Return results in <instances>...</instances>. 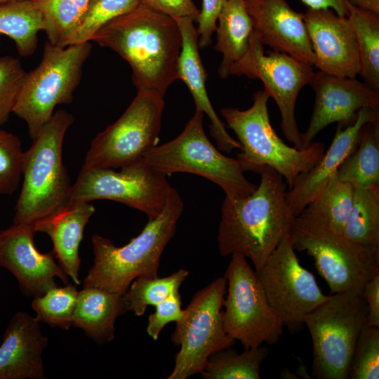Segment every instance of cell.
I'll list each match as a JSON object with an SVG mask.
<instances>
[{"label": "cell", "instance_id": "1", "mask_svg": "<svg viewBox=\"0 0 379 379\" xmlns=\"http://www.w3.org/2000/svg\"><path fill=\"white\" fill-rule=\"evenodd\" d=\"M128 62L133 84L164 96L178 79L182 34L174 18L140 4L106 24L92 40Z\"/></svg>", "mask_w": 379, "mask_h": 379}, {"label": "cell", "instance_id": "2", "mask_svg": "<svg viewBox=\"0 0 379 379\" xmlns=\"http://www.w3.org/2000/svg\"><path fill=\"white\" fill-rule=\"evenodd\" d=\"M258 173L260 182L253 192L245 197H225L218 232L220 255H243L252 262L256 272L290 234L295 218L286 200L284 178L270 166Z\"/></svg>", "mask_w": 379, "mask_h": 379}, {"label": "cell", "instance_id": "3", "mask_svg": "<svg viewBox=\"0 0 379 379\" xmlns=\"http://www.w3.org/2000/svg\"><path fill=\"white\" fill-rule=\"evenodd\" d=\"M183 210L179 193L171 187L161 213L148 219L141 232L127 244L116 246L109 239L93 234L94 261L84 287L124 294L136 278L157 277L161 255L174 236Z\"/></svg>", "mask_w": 379, "mask_h": 379}, {"label": "cell", "instance_id": "4", "mask_svg": "<svg viewBox=\"0 0 379 379\" xmlns=\"http://www.w3.org/2000/svg\"><path fill=\"white\" fill-rule=\"evenodd\" d=\"M74 121L70 113L56 111L24 152L23 182L13 223L34 224L67 205L72 185L62 152L65 133Z\"/></svg>", "mask_w": 379, "mask_h": 379}, {"label": "cell", "instance_id": "5", "mask_svg": "<svg viewBox=\"0 0 379 379\" xmlns=\"http://www.w3.org/2000/svg\"><path fill=\"white\" fill-rule=\"evenodd\" d=\"M269 98L264 90L258 91L248 109L225 107L220 113L241 146L237 159L244 172L258 173L264 166H270L284 178L290 189L300 174L319 161L325 147L322 142H312L308 147L299 149L284 143L271 125Z\"/></svg>", "mask_w": 379, "mask_h": 379}, {"label": "cell", "instance_id": "6", "mask_svg": "<svg viewBox=\"0 0 379 379\" xmlns=\"http://www.w3.org/2000/svg\"><path fill=\"white\" fill-rule=\"evenodd\" d=\"M290 235L295 250L313 258L332 293L362 291L379 272V248L354 242L305 211L295 216Z\"/></svg>", "mask_w": 379, "mask_h": 379}, {"label": "cell", "instance_id": "7", "mask_svg": "<svg viewBox=\"0 0 379 379\" xmlns=\"http://www.w3.org/2000/svg\"><path fill=\"white\" fill-rule=\"evenodd\" d=\"M92 50L90 41L60 47L47 41L39 65L27 73L13 112L24 120L33 140L55 107L69 104Z\"/></svg>", "mask_w": 379, "mask_h": 379}, {"label": "cell", "instance_id": "8", "mask_svg": "<svg viewBox=\"0 0 379 379\" xmlns=\"http://www.w3.org/2000/svg\"><path fill=\"white\" fill-rule=\"evenodd\" d=\"M204 115L196 110L178 136L154 146L142 159L166 175L188 173L204 177L218 185L227 197L249 195L257 186L245 177L237 159L225 156L211 142L204 129Z\"/></svg>", "mask_w": 379, "mask_h": 379}, {"label": "cell", "instance_id": "9", "mask_svg": "<svg viewBox=\"0 0 379 379\" xmlns=\"http://www.w3.org/2000/svg\"><path fill=\"white\" fill-rule=\"evenodd\" d=\"M367 305L362 291L333 293L304 319L312 340V375L347 379L353 351L365 323Z\"/></svg>", "mask_w": 379, "mask_h": 379}, {"label": "cell", "instance_id": "10", "mask_svg": "<svg viewBox=\"0 0 379 379\" xmlns=\"http://www.w3.org/2000/svg\"><path fill=\"white\" fill-rule=\"evenodd\" d=\"M226 289L225 277H218L198 291L185 309V315L175 323L171 335L180 350L167 379H186L201 373L211 356L235 344L224 326Z\"/></svg>", "mask_w": 379, "mask_h": 379}, {"label": "cell", "instance_id": "11", "mask_svg": "<svg viewBox=\"0 0 379 379\" xmlns=\"http://www.w3.org/2000/svg\"><path fill=\"white\" fill-rule=\"evenodd\" d=\"M164 97L138 89L124 114L92 140L83 167L118 168L142 159L157 145Z\"/></svg>", "mask_w": 379, "mask_h": 379}, {"label": "cell", "instance_id": "12", "mask_svg": "<svg viewBox=\"0 0 379 379\" xmlns=\"http://www.w3.org/2000/svg\"><path fill=\"white\" fill-rule=\"evenodd\" d=\"M172 187L167 175L143 159L121 168H81L72 185L67 205L98 199L120 202L145 213L148 219L163 211Z\"/></svg>", "mask_w": 379, "mask_h": 379}, {"label": "cell", "instance_id": "13", "mask_svg": "<svg viewBox=\"0 0 379 379\" xmlns=\"http://www.w3.org/2000/svg\"><path fill=\"white\" fill-rule=\"evenodd\" d=\"M227 295L223 302L227 333L244 350L279 340L284 325L270 307L255 270L247 258L233 254L224 276Z\"/></svg>", "mask_w": 379, "mask_h": 379}, {"label": "cell", "instance_id": "14", "mask_svg": "<svg viewBox=\"0 0 379 379\" xmlns=\"http://www.w3.org/2000/svg\"><path fill=\"white\" fill-rule=\"evenodd\" d=\"M295 251L288 234L256 272L270 307L291 333L300 331L305 316L328 297Z\"/></svg>", "mask_w": 379, "mask_h": 379}, {"label": "cell", "instance_id": "15", "mask_svg": "<svg viewBox=\"0 0 379 379\" xmlns=\"http://www.w3.org/2000/svg\"><path fill=\"white\" fill-rule=\"evenodd\" d=\"M263 44L253 32L246 54L230 68V74L260 79L264 91L276 102L281 114V128L293 147L303 149L295 107L300 91L309 84L312 66L277 51L265 53Z\"/></svg>", "mask_w": 379, "mask_h": 379}, {"label": "cell", "instance_id": "16", "mask_svg": "<svg viewBox=\"0 0 379 379\" xmlns=\"http://www.w3.org/2000/svg\"><path fill=\"white\" fill-rule=\"evenodd\" d=\"M315 98L311 120L302 133V147H308L317 135L333 123L346 127L363 108L379 109V92L356 77L314 72L309 84Z\"/></svg>", "mask_w": 379, "mask_h": 379}, {"label": "cell", "instance_id": "17", "mask_svg": "<svg viewBox=\"0 0 379 379\" xmlns=\"http://www.w3.org/2000/svg\"><path fill=\"white\" fill-rule=\"evenodd\" d=\"M32 224L13 223L0 231V267L10 271L22 293L33 298L57 286L58 277L68 284V276L57 264L53 253H40L34 244Z\"/></svg>", "mask_w": 379, "mask_h": 379}, {"label": "cell", "instance_id": "18", "mask_svg": "<svg viewBox=\"0 0 379 379\" xmlns=\"http://www.w3.org/2000/svg\"><path fill=\"white\" fill-rule=\"evenodd\" d=\"M302 14L314 54V66L335 76L356 77L359 74L358 46L348 17L340 16L331 8H308Z\"/></svg>", "mask_w": 379, "mask_h": 379}, {"label": "cell", "instance_id": "19", "mask_svg": "<svg viewBox=\"0 0 379 379\" xmlns=\"http://www.w3.org/2000/svg\"><path fill=\"white\" fill-rule=\"evenodd\" d=\"M253 32L263 45L314 66V54L303 14L286 0H243Z\"/></svg>", "mask_w": 379, "mask_h": 379}, {"label": "cell", "instance_id": "20", "mask_svg": "<svg viewBox=\"0 0 379 379\" xmlns=\"http://www.w3.org/2000/svg\"><path fill=\"white\" fill-rule=\"evenodd\" d=\"M379 121V111L363 108L354 123L338 128L333 141L319 161L308 171L300 174L286 192V202L298 216L326 186L343 161L355 149L362 127Z\"/></svg>", "mask_w": 379, "mask_h": 379}, {"label": "cell", "instance_id": "21", "mask_svg": "<svg viewBox=\"0 0 379 379\" xmlns=\"http://www.w3.org/2000/svg\"><path fill=\"white\" fill-rule=\"evenodd\" d=\"M0 345V379H44L43 351L48 343L36 317L22 311L10 320Z\"/></svg>", "mask_w": 379, "mask_h": 379}, {"label": "cell", "instance_id": "22", "mask_svg": "<svg viewBox=\"0 0 379 379\" xmlns=\"http://www.w3.org/2000/svg\"><path fill=\"white\" fill-rule=\"evenodd\" d=\"M182 34V49L178 62V79H181L190 91L196 110L208 117L210 133L219 149L230 153L234 149H241L239 141L227 131L225 124L215 113L208 96L206 73L203 65L198 45V34L194 21L188 18L176 20Z\"/></svg>", "mask_w": 379, "mask_h": 379}, {"label": "cell", "instance_id": "23", "mask_svg": "<svg viewBox=\"0 0 379 379\" xmlns=\"http://www.w3.org/2000/svg\"><path fill=\"white\" fill-rule=\"evenodd\" d=\"M95 209L90 203L67 205L59 211L35 222V232L47 234L53 245V254L59 265L77 284L81 260L79 248L84 231Z\"/></svg>", "mask_w": 379, "mask_h": 379}, {"label": "cell", "instance_id": "24", "mask_svg": "<svg viewBox=\"0 0 379 379\" xmlns=\"http://www.w3.org/2000/svg\"><path fill=\"white\" fill-rule=\"evenodd\" d=\"M128 310L124 294L96 287H84L79 291L72 326L82 329L98 343L114 340L117 318Z\"/></svg>", "mask_w": 379, "mask_h": 379}, {"label": "cell", "instance_id": "25", "mask_svg": "<svg viewBox=\"0 0 379 379\" xmlns=\"http://www.w3.org/2000/svg\"><path fill=\"white\" fill-rule=\"evenodd\" d=\"M218 21L214 48L222 55L218 74L225 79L230 75L232 65L247 52L253 28L243 0H227Z\"/></svg>", "mask_w": 379, "mask_h": 379}, {"label": "cell", "instance_id": "26", "mask_svg": "<svg viewBox=\"0 0 379 379\" xmlns=\"http://www.w3.org/2000/svg\"><path fill=\"white\" fill-rule=\"evenodd\" d=\"M336 175L353 187L379 185V121L362 127L357 147L338 167Z\"/></svg>", "mask_w": 379, "mask_h": 379}, {"label": "cell", "instance_id": "27", "mask_svg": "<svg viewBox=\"0 0 379 379\" xmlns=\"http://www.w3.org/2000/svg\"><path fill=\"white\" fill-rule=\"evenodd\" d=\"M44 30L43 15L32 0L0 4V34L14 41L21 56L34 53L38 33Z\"/></svg>", "mask_w": 379, "mask_h": 379}, {"label": "cell", "instance_id": "28", "mask_svg": "<svg viewBox=\"0 0 379 379\" xmlns=\"http://www.w3.org/2000/svg\"><path fill=\"white\" fill-rule=\"evenodd\" d=\"M343 234L354 242L379 248V185L354 187Z\"/></svg>", "mask_w": 379, "mask_h": 379}, {"label": "cell", "instance_id": "29", "mask_svg": "<svg viewBox=\"0 0 379 379\" xmlns=\"http://www.w3.org/2000/svg\"><path fill=\"white\" fill-rule=\"evenodd\" d=\"M347 6V17L353 27L358 46L359 75L366 84L379 92V15L354 7L348 2Z\"/></svg>", "mask_w": 379, "mask_h": 379}, {"label": "cell", "instance_id": "30", "mask_svg": "<svg viewBox=\"0 0 379 379\" xmlns=\"http://www.w3.org/2000/svg\"><path fill=\"white\" fill-rule=\"evenodd\" d=\"M269 352L263 345L242 353L230 347L211 356L200 374L205 379H259L260 366Z\"/></svg>", "mask_w": 379, "mask_h": 379}, {"label": "cell", "instance_id": "31", "mask_svg": "<svg viewBox=\"0 0 379 379\" xmlns=\"http://www.w3.org/2000/svg\"><path fill=\"white\" fill-rule=\"evenodd\" d=\"M353 194V186L340 180L335 173L302 211L318 218L333 231L343 234L351 211Z\"/></svg>", "mask_w": 379, "mask_h": 379}, {"label": "cell", "instance_id": "32", "mask_svg": "<svg viewBox=\"0 0 379 379\" xmlns=\"http://www.w3.org/2000/svg\"><path fill=\"white\" fill-rule=\"evenodd\" d=\"M41 12L48 41L65 47L91 0H32Z\"/></svg>", "mask_w": 379, "mask_h": 379}, {"label": "cell", "instance_id": "33", "mask_svg": "<svg viewBox=\"0 0 379 379\" xmlns=\"http://www.w3.org/2000/svg\"><path fill=\"white\" fill-rule=\"evenodd\" d=\"M189 272L180 269L169 276L159 278L140 277L134 279L124 294L128 310L142 316L149 305L155 306L179 291Z\"/></svg>", "mask_w": 379, "mask_h": 379}, {"label": "cell", "instance_id": "34", "mask_svg": "<svg viewBox=\"0 0 379 379\" xmlns=\"http://www.w3.org/2000/svg\"><path fill=\"white\" fill-rule=\"evenodd\" d=\"M78 295L77 287L69 284L49 288L32 300V307L36 314V319L51 327L69 330L72 326Z\"/></svg>", "mask_w": 379, "mask_h": 379}, {"label": "cell", "instance_id": "35", "mask_svg": "<svg viewBox=\"0 0 379 379\" xmlns=\"http://www.w3.org/2000/svg\"><path fill=\"white\" fill-rule=\"evenodd\" d=\"M140 0H91L78 26L65 47L91 41L95 34L110 21L133 11Z\"/></svg>", "mask_w": 379, "mask_h": 379}, {"label": "cell", "instance_id": "36", "mask_svg": "<svg viewBox=\"0 0 379 379\" xmlns=\"http://www.w3.org/2000/svg\"><path fill=\"white\" fill-rule=\"evenodd\" d=\"M350 379L379 378V327L364 323L357 340L348 373Z\"/></svg>", "mask_w": 379, "mask_h": 379}, {"label": "cell", "instance_id": "37", "mask_svg": "<svg viewBox=\"0 0 379 379\" xmlns=\"http://www.w3.org/2000/svg\"><path fill=\"white\" fill-rule=\"evenodd\" d=\"M23 153L20 138L0 129V194H11L17 190Z\"/></svg>", "mask_w": 379, "mask_h": 379}, {"label": "cell", "instance_id": "38", "mask_svg": "<svg viewBox=\"0 0 379 379\" xmlns=\"http://www.w3.org/2000/svg\"><path fill=\"white\" fill-rule=\"evenodd\" d=\"M26 74L17 58L11 56L0 58V126L13 112Z\"/></svg>", "mask_w": 379, "mask_h": 379}, {"label": "cell", "instance_id": "39", "mask_svg": "<svg viewBox=\"0 0 379 379\" xmlns=\"http://www.w3.org/2000/svg\"><path fill=\"white\" fill-rule=\"evenodd\" d=\"M181 304V296L177 291L154 306L155 312L148 317L147 326V334L154 340H158L166 324L177 323L184 318L185 310L182 309Z\"/></svg>", "mask_w": 379, "mask_h": 379}, {"label": "cell", "instance_id": "40", "mask_svg": "<svg viewBox=\"0 0 379 379\" xmlns=\"http://www.w3.org/2000/svg\"><path fill=\"white\" fill-rule=\"evenodd\" d=\"M227 0H202L198 19V45L200 48L207 47L217 27V21L221 9Z\"/></svg>", "mask_w": 379, "mask_h": 379}, {"label": "cell", "instance_id": "41", "mask_svg": "<svg viewBox=\"0 0 379 379\" xmlns=\"http://www.w3.org/2000/svg\"><path fill=\"white\" fill-rule=\"evenodd\" d=\"M140 4L166 14L175 20L188 18L197 22L200 9L192 0H140Z\"/></svg>", "mask_w": 379, "mask_h": 379}, {"label": "cell", "instance_id": "42", "mask_svg": "<svg viewBox=\"0 0 379 379\" xmlns=\"http://www.w3.org/2000/svg\"><path fill=\"white\" fill-rule=\"evenodd\" d=\"M362 295L367 305L366 324L379 327V272L366 283Z\"/></svg>", "mask_w": 379, "mask_h": 379}, {"label": "cell", "instance_id": "43", "mask_svg": "<svg viewBox=\"0 0 379 379\" xmlns=\"http://www.w3.org/2000/svg\"><path fill=\"white\" fill-rule=\"evenodd\" d=\"M310 8H331L340 16H347L348 8L345 0H301Z\"/></svg>", "mask_w": 379, "mask_h": 379}, {"label": "cell", "instance_id": "44", "mask_svg": "<svg viewBox=\"0 0 379 379\" xmlns=\"http://www.w3.org/2000/svg\"><path fill=\"white\" fill-rule=\"evenodd\" d=\"M350 5L379 15V0H345Z\"/></svg>", "mask_w": 379, "mask_h": 379}, {"label": "cell", "instance_id": "45", "mask_svg": "<svg viewBox=\"0 0 379 379\" xmlns=\"http://www.w3.org/2000/svg\"><path fill=\"white\" fill-rule=\"evenodd\" d=\"M23 1V0H0V4H6L12 1Z\"/></svg>", "mask_w": 379, "mask_h": 379}]
</instances>
